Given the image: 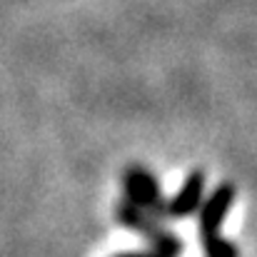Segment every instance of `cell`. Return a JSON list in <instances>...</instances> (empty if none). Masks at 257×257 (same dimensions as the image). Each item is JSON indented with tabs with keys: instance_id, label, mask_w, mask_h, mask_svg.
<instances>
[{
	"instance_id": "obj_3",
	"label": "cell",
	"mask_w": 257,
	"mask_h": 257,
	"mask_svg": "<svg viewBox=\"0 0 257 257\" xmlns=\"http://www.w3.org/2000/svg\"><path fill=\"white\" fill-rule=\"evenodd\" d=\"M125 185V200L133 202L135 207H140L143 212L158 217V220H168V202L163 197L160 182L150 170H145L143 165H130L122 177Z\"/></svg>"
},
{
	"instance_id": "obj_2",
	"label": "cell",
	"mask_w": 257,
	"mask_h": 257,
	"mask_svg": "<svg viewBox=\"0 0 257 257\" xmlns=\"http://www.w3.org/2000/svg\"><path fill=\"white\" fill-rule=\"evenodd\" d=\"M115 210H117V220H120L125 227H130V230L145 235V240L153 245L155 252H160V255H165V257H180V252H182L180 237H177L175 232H170V230H165L158 217L143 212L140 207H135V205L127 202V200L117 202Z\"/></svg>"
},
{
	"instance_id": "obj_5",
	"label": "cell",
	"mask_w": 257,
	"mask_h": 257,
	"mask_svg": "<svg viewBox=\"0 0 257 257\" xmlns=\"http://www.w3.org/2000/svg\"><path fill=\"white\" fill-rule=\"evenodd\" d=\"M117 257H165V255H160V252H125V255H117Z\"/></svg>"
},
{
	"instance_id": "obj_1",
	"label": "cell",
	"mask_w": 257,
	"mask_h": 257,
	"mask_svg": "<svg viewBox=\"0 0 257 257\" xmlns=\"http://www.w3.org/2000/svg\"><path fill=\"white\" fill-rule=\"evenodd\" d=\"M235 202V185L222 182L212 190V195L200 207V237L207 257H240L237 247L220 235L222 220Z\"/></svg>"
},
{
	"instance_id": "obj_4",
	"label": "cell",
	"mask_w": 257,
	"mask_h": 257,
	"mask_svg": "<svg viewBox=\"0 0 257 257\" xmlns=\"http://www.w3.org/2000/svg\"><path fill=\"white\" fill-rule=\"evenodd\" d=\"M202 190H205V175L202 170H192L185 177L177 195L168 202V217H175V220L190 217L202 202Z\"/></svg>"
}]
</instances>
